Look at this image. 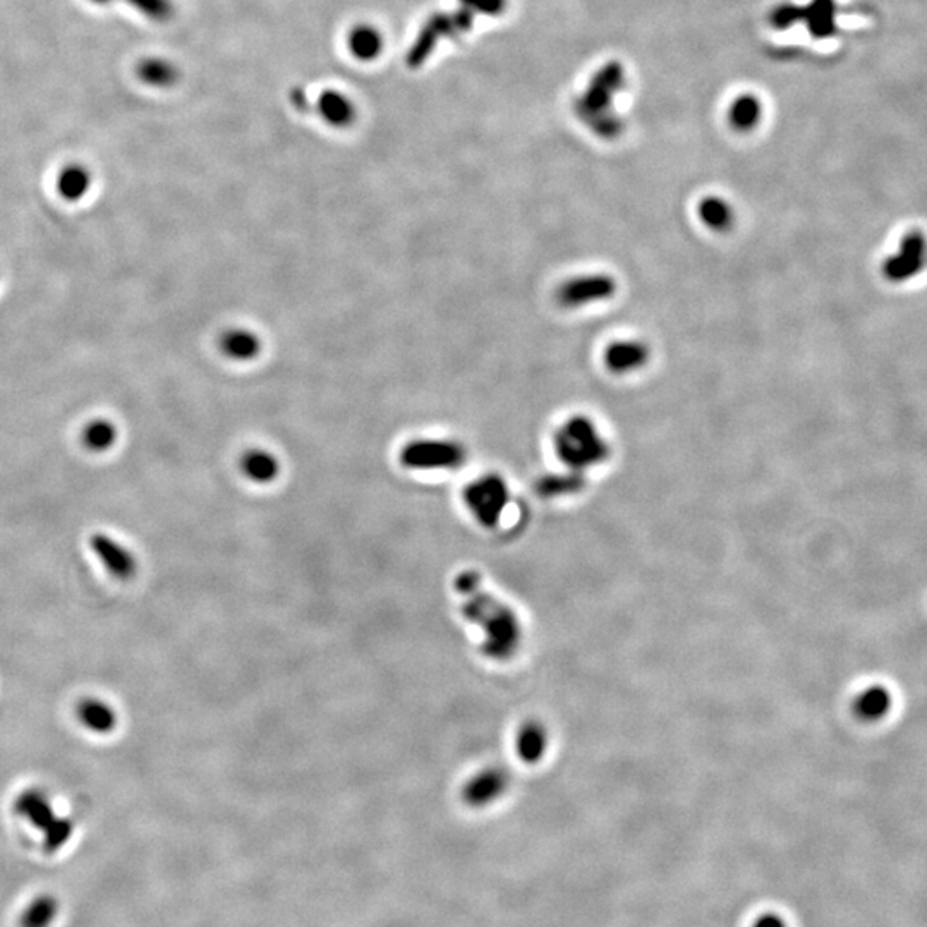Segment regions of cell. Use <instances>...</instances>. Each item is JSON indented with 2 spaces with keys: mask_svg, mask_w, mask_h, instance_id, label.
Here are the masks:
<instances>
[{
  "mask_svg": "<svg viewBox=\"0 0 927 927\" xmlns=\"http://www.w3.org/2000/svg\"><path fill=\"white\" fill-rule=\"evenodd\" d=\"M457 593L464 596V613L483 632V647L495 660H509L518 653L522 627L507 604L486 593L475 574L457 579Z\"/></svg>",
  "mask_w": 927,
  "mask_h": 927,
  "instance_id": "6da1fadb",
  "label": "cell"
},
{
  "mask_svg": "<svg viewBox=\"0 0 927 927\" xmlns=\"http://www.w3.org/2000/svg\"><path fill=\"white\" fill-rule=\"evenodd\" d=\"M555 453L569 471L583 473L610 457V445L600 428L584 416H574L561 423L553 434Z\"/></svg>",
  "mask_w": 927,
  "mask_h": 927,
  "instance_id": "7a4b0ae2",
  "label": "cell"
},
{
  "mask_svg": "<svg viewBox=\"0 0 927 927\" xmlns=\"http://www.w3.org/2000/svg\"><path fill=\"white\" fill-rule=\"evenodd\" d=\"M468 460V449L452 438H416L400 451V462L412 471H455Z\"/></svg>",
  "mask_w": 927,
  "mask_h": 927,
  "instance_id": "3957f363",
  "label": "cell"
},
{
  "mask_svg": "<svg viewBox=\"0 0 927 927\" xmlns=\"http://www.w3.org/2000/svg\"><path fill=\"white\" fill-rule=\"evenodd\" d=\"M462 496L476 522L486 529H493L509 507L510 490L501 476L492 473L473 479Z\"/></svg>",
  "mask_w": 927,
  "mask_h": 927,
  "instance_id": "277c9868",
  "label": "cell"
},
{
  "mask_svg": "<svg viewBox=\"0 0 927 927\" xmlns=\"http://www.w3.org/2000/svg\"><path fill=\"white\" fill-rule=\"evenodd\" d=\"M617 292V282L606 274L579 275L563 282L557 291V302L565 309H579L608 301Z\"/></svg>",
  "mask_w": 927,
  "mask_h": 927,
  "instance_id": "5b68a950",
  "label": "cell"
},
{
  "mask_svg": "<svg viewBox=\"0 0 927 927\" xmlns=\"http://www.w3.org/2000/svg\"><path fill=\"white\" fill-rule=\"evenodd\" d=\"M926 263V239L923 232H908L898 249L884 259L881 274L891 283H904L919 275Z\"/></svg>",
  "mask_w": 927,
  "mask_h": 927,
  "instance_id": "8992f818",
  "label": "cell"
},
{
  "mask_svg": "<svg viewBox=\"0 0 927 927\" xmlns=\"http://www.w3.org/2000/svg\"><path fill=\"white\" fill-rule=\"evenodd\" d=\"M509 788V775L501 768H485L468 780L462 797L471 807H486L501 797Z\"/></svg>",
  "mask_w": 927,
  "mask_h": 927,
  "instance_id": "52a82bcc",
  "label": "cell"
},
{
  "mask_svg": "<svg viewBox=\"0 0 927 927\" xmlns=\"http://www.w3.org/2000/svg\"><path fill=\"white\" fill-rule=\"evenodd\" d=\"M91 550L108 572L117 579H130L134 576L138 561L130 550L119 541L110 538L108 535L97 533L91 538Z\"/></svg>",
  "mask_w": 927,
  "mask_h": 927,
  "instance_id": "ba28073f",
  "label": "cell"
},
{
  "mask_svg": "<svg viewBox=\"0 0 927 927\" xmlns=\"http://www.w3.org/2000/svg\"><path fill=\"white\" fill-rule=\"evenodd\" d=\"M649 347L641 341H615L604 349L603 363L613 375H630L649 361Z\"/></svg>",
  "mask_w": 927,
  "mask_h": 927,
  "instance_id": "9c48e42d",
  "label": "cell"
},
{
  "mask_svg": "<svg viewBox=\"0 0 927 927\" xmlns=\"http://www.w3.org/2000/svg\"><path fill=\"white\" fill-rule=\"evenodd\" d=\"M764 115L763 102L754 93H740L733 98L727 108L729 126L735 132H753L761 124Z\"/></svg>",
  "mask_w": 927,
  "mask_h": 927,
  "instance_id": "30bf717a",
  "label": "cell"
},
{
  "mask_svg": "<svg viewBox=\"0 0 927 927\" xmlns=\"http://www.w3.org/2000/svg\"><path fill=\"white\" fill-rule=\"evenodd\" d=\"M240 471L249 481L266 485L281 475V464L274 453L263 449H251L240 459Z\"/></svg>",
  "mask_w": 927,
  "mask_h": 927,
  "instance_id": "8fae6325",
  "label": "cell"
},
{
  "mask_svg": "<svg viewBox=\"0 0 927 927\" xmlns=\"http://www.w3.org/2000/svg\"><path fill=\"white\" fill-rule=\"evenodd\" d=\"M222 352L232 361H253L261 350L258 335L246 328H232L220 337Z\"/></svg>",
  "mask_w": 927,
  "mask_h": 927,
  "instance_id": "7c38bea8",
  "label": "cell"
},
{
  "mask_svg": "<svg viewBox=\"0 0 927 927\" xmlns=\"http://www.w3.org/2000/svg\"><path fill=\"white\" fill-rule=\"evenodd\" d=\"M893 697L883 686H871L864 689L854 701V712L864 721H880L891 712Z\"/></svg>",
  "mask_w": 927,
  "mask_h": 927,
  "instance_id": "4fadbf2b",
  "label": "cell"
},
{
  "mask_svg": "<svg viewBox=\"0 0 927 927\" xmlns=\"http://www.w3.org/2000/svg\"><path fill=\"white\" fill-rule=\"evenodd\" d=\"M78 718L87 730L102 735L114 732L119 721L114 708L102 699H85L78 706Z\"/></svg>",
  "mask_w": 927,
  "mask_h": 927,
  "instance_id": "5bb4252c",
  "label": "cell"
},
{
  "mask_svg": "<svg viewBox=\"0 0 927 927\" xmlns=\"http://www.w3.org/2000/svg\"><path fill=\"white\" fill-rule=\"evenodd\" d=\"M548 749V733L543 725L536 721H529L520 727L516 737V751L518 755L527 764L538 763Z\"/></svg>",
  "mask_w": 927,
  "mask_h": 927,
  "instance_id": "9a60e30c",
  "label": "cell"
},
{
  "mask_svg": "<svg viewBox=\"0 0 927 927\" xmlns=\"http://www.w3.org/2000/svg\"><path fill=\"white\" fill-rule=\"evenodd\" d=\"M697 215L701 222L714 232H727L732 229L735 212L732 205L720 196H706L699 201Z\"/></svg>",
  "mask_w": 927,
  "mask_h": 927,
  "instance_id": "2e32d148",
  "label": "cell"
},
{
  "mask_svg": "<svg viewBox=\"0 0 927 927\" xmlns=\"http://www.w3.org/2000/svg\"><path fill=\"white\" fill-rule=\"evenodd\" d=\"M18 811L45 831L57 821V818L54 816L50 800L40 790L24 792L18 800Z\"/></svg>",
  "mask_w": 927,
  "mask_h": 927,
  "instance_id": "e0dca14e",
  "label": "cell"
},
{
  "mask_svg": "<svg viewBox=\"0 0 927 927\" xmlns=\"http://www.w3.org/2000/svg\"><path fill=\"white\" fill-rule=\"evenodd\" d=\"M138 78L153 88H171L179 80V71L165 59H145L136 67Z\"/></svg>",
  "mask_w": 927,
  "mask_h": 927,
  "instance_id": "ac0fdd59",
  "label": "cell"
},
{
  "mask_svg": "<svg viewBox=\"0 0 927 927\" xmlns=\"http://www.w3.org/2000/svg\"><path fill=\"white\" fill-rule=\"evenodd\" d=\"M91 186V173L81 165H67L57 177V193L65 201H80Z\"/></svg>",
  "mask_w": 927,
  "mask_h": 927,
  "instance_id": "d6986e66",
  "label": "cell"
},
{
  "mask_svg": "<svg viewBox=\"0 0 927 927\" xmlns=\"http://www.w3.org/2000/svg\"><path fill=\"white\" fill-rule=\"evenodd\" d=\"M81 438L88 451L105 452L117 440V428L107 419H95L88 423Z\"/></svg>",
  "mask_w": 927,
  "mask_h": 927,
  "instance_id": "ffe728a7",
  "label": "cell"
},
{
  "mask_svg": "<svg viewBox=\"0 0 927 927\" xmlns=\"http://www.w3.org/2000/svg\"><path fill=\"white\" fill-rule=\"evenodd\" d=\"M583 486L581 473L569 471L567 475H553L543 477L538 483V492L544 496H560L574 493Z\"/></svg>",
  "mask_w": 927,
  "mask_h": 927,
  "instance_id": "44dd1931",
  "label": "cell"
},
{
  "mask_svg": "<svg viewBox=\"0 0 927 927\" xmlns=\"http://www.w3.org/2000/svg\"><path fill=\"white\" fill-rule=\"evenodd\" d=\"M151 21H169L173 16V0H126Z\"/></svg>",
  "mask_w": 927,
  "mask_h": 927,
  "instance_id": "7402d4cb",
  "label": "cell"
},
{
  "mask_svg": "<svg viewBox=\"0 0 927 927\" xmlns=\"http://www.w3.org/2000/svg\"><path fill=\"white\" fill-rule=\"evenodd\" d=\"M354 50L358 54H361L363 57L365 55H371L375 50H376V38L371 31H363L359 37L354 38Z\"/></svg>",
  "mask_w": 927,
  "mask_h": 927,
  "instance_id": "603a6c76",
  "label": "cell"
},
{
  "mask_svg": "<svg viewBox=\"0 0 927 927\" xmlns=\"http://www.w3.org/2000/svg\"><path fill=\"white\" fill-rule=\"evenodd\" d=\"M753 927H787V923L781 915L773 914V912H768V914H763L755 919L754 926Z\"/></svg>",
  "mask_w": 927,
  "mask_h": 927,
  "instance_id": "cb8c5ba5",
  "label": "cell"
},
{
  "mask_svg": "<svg viewBox=\"0 0 927 927\" xmlns=\"http://www.w3.org/2000/svg\"><path fill=\"white\" fill-rule=\"evenodd\" d=\"M89 2H93V4H98V5H107V4H110V2H114V0H89Z\"/></svg>",
  "mask_w": 927,
  "mask_h": 927,
  "instance_id": "d4e9b609",
  "label": "cell"
}]
</instances>
